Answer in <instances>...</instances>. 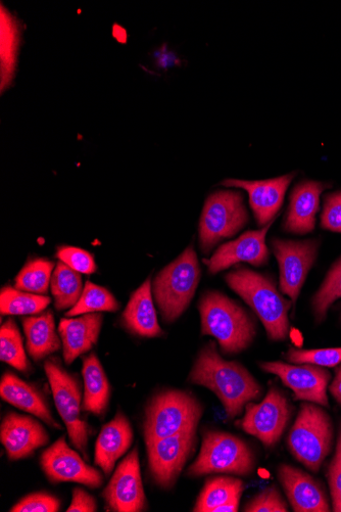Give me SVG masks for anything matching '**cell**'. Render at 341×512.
<instances>
[{
	"mask_svg": "<svg viewBox=\"0 0 341 512\" xmlns=\"http://www.w3.org/2000/svg\"><path fill=\"white\" fill-rule=\"evenodd\" d=\"M271 246L279 264L280 290L290 298L292 306H295L316 261L319 241L297 242L273 239Z\"/></svg>",
	"mask_w": 341,
	"mask_h": 512,
	"instance_id": "obj_12",
	"label": "cell"
},
{
	"mask_svg": "<svg viewBox=\"0 0 341 512\" xmlns=\"http://www.w3.org/2000/svg\"><path fill=\"white\" fill-rule=\"evenodd\" d=\"M203 414L202 403L188 392L169 390L160 393L145 411V444L198 428Z\"/></svg>",
	"mask_w": 341,
	"mask_h": 512,
	"instance_id": "obj_6",
	"label": "cell"
},
{
	"mask_svg": "<svg viewBox=\"0 0 341 512\" xmlns=\"http://www.w3.org/2000/svg\"><path fill=\"white\" fill-rule=\"evenodd\" d=\"M321 225L324 229L341 232V192L326 197Z\"/></svg>",
	"mask_w": 341,
	"mask_h": 512,
	"instance_id": "obj_40",
	"label": "cell"
},
{
	"mask_svg": "<svg viewBox=\"0 0 341 512\" xmlns=\"http://www.w3.org/2000/svg\"><path fill=\"white\" fill-rule=\"evenodd\" d=\"M330 186L318 181L299 183L290 195V204L283 225L285 231L296 235L312 232L316 225L320 196Z\"/></svg>",
	"mask_w": 341,
	"mask_h": 512,
	"instance_id": "obj_20",
	"label": "cell"
},
{
	"mask_svg": "<svg viewBox=\"0 0 341 512\" xmlns=\"http://www.w3.org/2000/svg\"><path fill=\"white\" fill-rule=\"evenodd\" d=\"M198 428L146 444L150 472L154 482L162 489H171L177 482L187 460L196 450Z\"/></svg>",
	"mask_w": 341,
	"mask_h": 512,
	"instance_id": "obj_11",
	"label": "cell"
},
{
	"mask_svg": "<svg viewBox=\"0 0 341 512\" xmlns=\"http://www.w3.org/2000/svg\"><path fill=\"white\" fill-rule=\"evenodd\" d=\"M287 361L298 364H312L321 367H335L341 363V348L300 350L290 348L285 354Z\"/></svg>",
	"mask_w": 341,
	"mask_h": 512,
	"instance_id": "obj_35",
	"label": "cell"
},
{
	"mask_svg": "<svg viewBox=\"0 0 341 512\" xmlns=\"http://www.w3.org/2000/svg\"><path fill=\"white\" fill-rule=\"evenodd\" d=\"M256 468V455L250 445L229 433L206 431L200 454L187 471L190 478L212 474L249 477Z\"/></svg>",
	"mask_w": 341,
	"mask_h": 512,
	"instance_id": "obj_5",
	"label": "cell"
},
{
	"mask_svg": "<svg viewBox=\"0 0 341 512\" xmlns=\"http://www.w3.org/2000/svg\"><path fill=\"white\" fill-rule=\"evenodd\" d=\"M55 263L45 258L29 261L15 278V288L27 293L44 295L52 283Z\"/></svg>",
	"mask_w": 341,
	"mask_h": 512,
	"instance_id": "obj_29",
	"label": "cell"
},
{
	"mask_svg": "<svg viewBox=\"0 0 341 512\" xmlns=\"http://www.w3.org/2000/svg\"><path fill=\"white\" fill-rule=\"evenodd\" d=\"M247 512H287L288 507L278 489L266 488L255 496L245 507Z\"/></svg>",
	"mask_w": 341,
	"mask_h": 512,
	"instance_id": "obj_37",
	"label": "cell"
},
{
	"mask_svg": "<svg viewBox=\"0 0 341 512\" xmlns=\"http://www.w3.org/2000/svg\"><path fill=\"white\" fill-rule=\"evenodd\" d=\"M200 281L201 267L193 246L156 276L153 294L166 323L176 321L186 311Z\"/></svg>",
	"mask_w": 341,
	"mask_h": 512,
	"instance_id": "obj_4",
	"label": "cell"
},
{
	"mask_svg": "<svg viewBox=\"0 0 341 512\" xmlns=\"http://www.w3.org/2000/svg\"><path fill=\"white\" fill-rule=\"evenodd\" d=\"M119 307L118 301L107 289L87 282L78 303L66 315L74 317L89 313L116 312Z\"/></svg>",
	"mask_w": 341,
	"mask_h": 512,
	"instance_id": "obj_33",
	"label": "cell"
},
{
	"mask_svg": "<svg viewBox=\"0 0 341 512\" xmlns=\"http://www.w3.org/2000/svg\"><path fill=\"white\" fill-rule=\"evenodd\" d=\"M20 33L17 21L2 6V91L8 87L15 74Z\"/></svg>",
	"mask_w": 341,
	"mask_h": 512,
	"instance_id": "obj_30",
	"label": "cell"
},
{
	"mask_svg": "<svg viewBox=\"0 0 341 512\" xmlns=\"http://www.w3.org/2000/svg\"><path fill=\"white\" fill-rule=\"evenodd\" d=\"M0 396L11 405L39 418L48 427L62 430L39 389L21 380L13 372H6L0 381Z\"/></svg>",
	"mask_w": 341,
	"mask_h": 512,
	"instance_id": "obj_24",
	"label": "cell"
},
{
	"mask_svg": "<svg viewBox=\"0 0 341 512\" xmlns=\"http://www.w3.org/2000/svg\"><path fill=\"white\" fill-rule=\"evenodd\" d=\"M202 335L215 338L223 354L247 350L257 336L255 318L237 302L216 291L206 292L200 302Z\"/></svg>",
	"mask_w": 341,
	"mask_h": 512,
	"instance_id": "obj_2",
	"label": "cell"
},
{
	"mask_svg": "<svg viewBox=\"0 0 341 512\" xmlns=\"http://www.w3.org/2000/svg\"><path fill=\"white\" fill-rule=\"evenodd\" d=\"M225 282L254 310L271 341L283 342L288 338L292 302L279 293L270 276L239 268L226 274Z\"/></svg>",
	"mask_w": 341,
	"mask_h": 512,
	"instance_id": "obj_3",
	"label": "cell"
},
{
	"mask_svg": "<svg viewBox=\"0 0 341 512\" xmlns=\"http://www.w3.org/2000/svg\"><path fill=\"white\" fill-rule=\"evenodd\" d=\"M45 375L50 382L57 410L66 425L72 445L89 459L87 454L89 426L83 420L82 389L76 376L66 370L58 358L48 359L44 363Z\"/></svg>",
	"mask_w": 341,
	"mask_h": 512,
	"instance_id": "obj_8",
	"label": "cell"
},
{
	"mask_svg": "<svg viewBox=\"0 0 341 512\" xmlns=\"http://www.w3.org/2000/svg\"><path fill=\"white\" fill-rule=\"evenodd\" d=\"M245 485L240 479L232 477H214L209 479L203 488L193 511L213 512L217 507L241 496Z\"/></svg>",
	"mask_w": 341,
	"mask_h": 512,
	"instance_id": "obj_28",
	"label": "cell"
},
{
	"mask_svg": "<svg viewBox=\"0 0 341 512\" xmlns=\"http://www.w3.org/2000/svg\"><path fill=\"white\" fill-rule=\"evenodd\" d=\"M103 496L109 507L117 512H139L146 508L137 448L118 465Z\"/></svg>",
	"mask_w": 341,
	"mask_h": 512,
	"instance_id": "obj_15",
	"label": "cell"
},
{
	"mask_svg": "<svg viewBox=\"0 0 341 512\" xmlns=\"http://www.w3.org/2000/svg\"><path fill=\"white\" fill-rule=\"evenodd\" d=\"M272 223L255 231H247L235 241L221 246L205 263L211 274H216L233 265L246 262L256 267L265 266L270 260L266 235Z\"/></svg>",
	"mask_w": 341,
	"mask_h": 512,
	"instance_id": "obj_16",
	"label": "cell"
},
{
	"mask_svg": "<svg viewBox=\"0 0 341 512\" xmlns=\"http://www.w3.org/2000/svg\"><path fill=\"white\" fill-rule=\"evenodd\" d=\"M241 496H236L229 502L217 507L213 512H237Z\"/></svg>",
	"mask_w": 341,
	"mask_h": 512,
	"instance_id": "obj_44",
	"label": "cell"
},
{
	"mask_svg": "<svg viewBox=\"0 0 341 512\" xmlns=\"http://www.w3.org/2000/svg\"><path fill=\"white\" fill-rule=\"evenodd\" d=\"M52 299L6 287L0 292V312L3 315H33L44 311Z\"/></svg>",
	"mask_w": 341,
	"mask_h": 512,
	"instance_id": "obj_31",
	"label": "cell"
},
{
	"mask_svg": "<svg viewBox=\"0 0 341 512\" xmlns=\"http://www.w3.org/2000/svg\"><path fill=\"white\" fill-rule=\"evenodd\" d=\"M338 299H341V258L332 266L313 298L312 306L317 322L326 318L328 309Z\"/></svg>",
	"mask_w": 341,
	"mask_h": 512,
	"instance_id": "obj_34",
	"label": "cell"
},
{
	"mask_svg": "<svg viewBox=\"0 0 341 512\" xmlns=\"http://www.w3.org/2000/svg\"><path fill=\"white\" fill-rule=\"evenodd\" d=\"M188 382L212 391L230 420L239 416L248 403L259 400L263 392L262 386L245 366L222 358L213 341L199 353Z\"/></svg>",
	"mask_w": 341,
	"mask_h": 512,
	"instance_id": "obj_1",
	"label": "cell"
},
{
	"mask_svg": "<svg viewBox=\"0 0 341 512\" xmlns=\"http://www.w3.org/2000/svg\"><path fill=\"white\" fill-rule=\"evenodd\" d=\"M103 320L104 316L100 312L80 315L78 318L61 319L59 334L66 364H72L79 356L89 352L97 344Z\"/></svg>",
	"mask_w": 341,
	"mask_h": 512,
	"instance_id": "obj_21",
	"label": "cell"
},
{
	"mask_svg": "<svg viewBox=\"0 0 341 512\" xmlns=\"http://www.w3.org/2000/svg\"><path fill=\"white\" fill-rule=\"evenodd\" d=\"M249 221L245 198L236 191H219L206 201L200 221V247L209 254L237 234Z\"/></svg>",
	"mask_w": 341,
	"mask_h": 512,
	"instance_id": "obj_9",
	"label": "cell"
},
{
	"mask_svg": "<svg viewBox=\"0 0 341 512\" xmlns=\"http://www.w3.org/2000/svg\"><path fill=\"white\" fill-rule=\"evenodd\" d=\"M22 324L27 340V351L34 361H41L60 350L62 340L57 334L52 311L24 317Z\"/></svg>",
	"mask_w": 341,
	"mask_h": 512,
	"instance_id": "obj_25",
	"label": "cell"
},
{
	"mask_svg": "<svg viewBox=\"0 0 341 512\" xmlns=\"http://www.w3.org/2000/svg\"><path fill=\"white\" fill-rule=\"evenodd\" d=\"M97 510V503L93 496L81 488L73 490V498L67 512H94Z\"/></svg>",
	"mask_w": 341,
	"mask_h": 512,
	"instance_id": "obj_41",
	"label": "cell"
},
{
	"mask_svg": "<svg viewBox=\"0 0 341 512\" xmlns=\"http://www.w3.org/2000/svg\"><path fill=\"white\" fill-rule=\"evenodd\" d=\"M260 367L277 376L295 394L296 401H307L329 407L327 396L331 375L328 370L312 364L291 365L280 361L262 362Z\"/></svg>",
	"mask_w": 341,
	"mask_h": 512,
	"instance_id": "obj_14",
	"label": "cell"
},
{
	"mask_svg": "<svg viewBox=\"0 0 341 512\" xmlns=\"http://www.w3.org/2000/svg\"><path fill=\"white\" fill-rule=\"evenodd\" d=\"M294 407L286 396L277 388L272 387L265 399L246 406V415L240 427L247 434L260 440L267 448L274 447L281 439L290 421Z\"/></svg>",
	"mask_w": 341,
	"mask_h": 512,
	"instance_id": "obj_10",
	"label": "cell"
},
{
	"mask_svg": "<svg viewBox=\"0 0 341 512\" xmlns=\"http://www.w3.org/2000/svg\"><path fill=\"white\" fill-rule=\"evenodd\" d=\"M334 400L341 406V365L336 368L335 378L329 387Z\"/></svg>",
	"mask_w": 341,
	"mask_h": 512,
	"instance_id": "obj_42",
	"label": "cell"
},
{
	"mask_svg": "<svg viewBox=\"0 0 341 512\" xmlns=\"http://www.w3.org/2000/svg\"><path fill=\"white\" fill-rule=\"evenodd\" d=\"M133 442V430L128 418L118 412L114 420L103 427L95 443L94 462L105 475L115 469L117 461L129 450Z\"/></svg>",
	"mask_w": 341,
	"mask_h": 512,
	"instance_id": "obj_22",
	"label": "cell"
},
{
	"mask_svg": "<svg viewBox=\"0 0 341 512\" xmlns=\"http://www.w3.org/2000/svg\"><path fill=\"white\" fill-rule=\"evenodd\" d=\"M82 375L83 409L95 416L103 417L109 407L111 385L99 357L94 353L84 358Z\"/></svg>",
	"mask_w": 341,
	"mask_h": 512,
	"instance_id": "obj_26",
	"label": "cell"
},
{
	"mask_svg": "<svg viewBox=\"0 0 341 512\" xmlns=\"http://www.w3.org/2000/svg\"><path fill=\"white\" fill-rule=\"evenodd\" d=\"M0 441L12 461L24 459L50 442V435L36 418L8 413L0 427Z\"/></svg>",
	"mask_w": 341,
	"mask_h": 512,
	"instance_id": "obj_17",
	"label": "cell"
},
{
	"mask_svg": "<svg viewBox=\"0 0 341 512\" xmlns=\"http://www.w3.org/2000/svg\"><path fill=\"white\" fill-rule=\"evenodd\" d=\"M294 178L295 173H291L259 181L228 179L222 184L228 188L245 190L249 194L250 204L258 224L265 227L272 223L280 211L288 186Z\"/></svg>",
	"mask_w": 341,
	"mask_h": 512,
	"instance_id": "obj_18",
	"label": "cell"
},
{
	"mask_svg": "<svg viewBox=\"0 0 341 512\" xmlns=\"http://www.w3.org/2000/svg\"><path fill=\"white\" fill-rule=\"evenodd\" d=\"M51 289L56 309L70 310L78 303L83 293L82 276L60 261L53 274Z\"/></svg>",
	"mask_w": 341,
	"mask_h": 512,
	"instance_id": "obj_27",
	"label": "cell"
},
{
	"mask_svg": "<svg viewBox=\"0 0 341 512\" xmlns=\"http://www.w3.org/2000/svg\"><path fill=\"white\" fill-rule=\"evenodd\" d=\"M57 257L79 273L92 274L96 270L93 256L80 248L62 247L58 250Z\"/></svg>",
	"mask_w": 341,
	"mask_h": 512,
	"instance_id": "obj_38",
	"label": "cell"
},
{
	"mask_svg": "<svg viewBox=\"0 0 341 512\" xmlns=\"http://www.w3.org/2000/svg\"><path fill=\"white\" fill-rule=\"evenodd\" d=\"M156 57L158 60V64L161 68H168V67H172L173 65L177 64L176 57L169 52H164V51L157 52Z\"/></svg>",
	"mask_w": 341,
	"mask_h": 512,
	"instance_id": "obj_43",
	"label": "cell"
},
{
	"mask_svg": "<svg viewBox=\"0 0 341 512\" xmlns=\"http://www.w3.org/2000/svg\"><path fill=\"white\" fill-rule=\"evenodd\" d=\"M328 483L333 502V511L341 512V423L334 457L328 468Z\"/></svg>",
	"mask_w": 341,
	"mask_h": 512,
	"instance_id": "obj_39",
	"label": "cell"
},
{
	"mask_svg": "<svg viewBox=\"0 0 341 512\" xmlns=\"http://www.w3.org/2000/svg\"><path fill=\"white\" fill-rule=\"evenodd\" d=\"M40 464L46 478L54 484L73 482L97 489L104 483L102 473L70 448L65 436L42 453Z\"/></svg>",
	"mask_w": 341,
	"mask_h": 512,
	"instance_id": "obj_13",
	"label": "cell"
},
{
	"mask_svg": "<svg viewBox=\"0 0 341 512\" xmlns=\"http://www.w3.org/2000/svg\"><path fill=\"white\" fill-rule=\"evenodd\" d=\"M122 322L130 333L141 338L163 336L154 305L151 278L146 279L132 294L123 312Z\"/></svg>",
	"mask_w": 341,
	"mask_h": 512,
	"instance_id": "obj_23",
	"label": "cell"
},
{
	"mask_svg": "<svg viewBox=\"0 0 341 512\" xmlns=\"http://www.w3.org/2000/svg\"><path fill=\"white\" fill-rule=\"evenodd\" d=\"M61 500L45 492L32 493L21 499L10 511L12 512H58Z\"/></svg>",
	"mask_w": 341,
	"mask_h": 512,
	"instance_id": "obj_36",
	"label": "cell"
},
{
	"mask_svg": "<svg viewBox=\"0 0 341 512\" xmlns=\"http://www.w3.org/2000/svg\"><path fill=\"white\" fill-rule=\"evenodd\" d=\"M0 359L23 374L30 370L22 336L13 319H8L0 329Z\"/></svg>",
	"mask_w": 341,
	"mask_h": 512,
	"instance_id": "obj_32",
	"label": "cell"
},
{
	"mask_svg": "<svg viewBox=\"0 0 341 512\" xmlns=\"http://www.w3.org/2000/svg\"><path fill=\"white\" fill-rule=\"evenodd\" d=\"M333 440L330 415L315 403H303L287 438L292 456L311 472L318 473L331 452Z\"/></svg>",
	"mask_w": 341,
	"mask_h": 512,
	"instance_id": "obj_7",
	"label": "cell"
},
{
	"mask_svg": "<svg viewBox=\"0 0 341 512\" xmlns=\"http://www.w3.org/2000/svg\"><path fill=\"white\" fill-rule=\"evenodd\" d=\"M278 479L294 511L329 512L331 510L323 486L302 470L288 464H281L278 468Z\"/></svg>",
	"mask_w": 341,
	"mask_h": 512,
	"instance_id": "obj_19",
	"label": "cell"
}]
</instances>
